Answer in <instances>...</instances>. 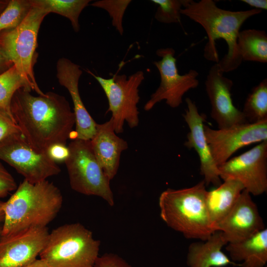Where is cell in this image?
<instances>
[{"instance_id":"obj_32","label":"cell","mask_w":267,"mask_h":267,"mask_svg":"<svg viewBox=\"0 0 267 267\" xmlns=\"http://www.w3.org/2000/svg\"><path fill=\"white\" fill-rule=\"evenodd\" d=\"M47 153L55 162H64L68 156L69 150L65 144H56L51 146Z\"/></svg>"},{"instance_id":"obj_12","label":"cell","mask_w":267,"mask_h":267,"mask_svg":"<svg viewBox=\"0 0 267 267\" xmlns=\"http://www.w3.org/2000/svg\"><path fill=\"white\" fill-rule=\"evenodd\" d=\"M204 131L213 158L219 167L239 149L267 140V120L238 124L215 130L204 125Z\"/></svg>"},{"instance_id":"obj_9","label":"cell","mask_w":267,"mask_h":267,"mask_svg":"<svg viewBox=\"0 0 267 267\" xmlns=\"http://www.w3.org/2000/svg\"><path fill=\"white\" fill-rule=\"evenodd\" d=\"M0 160L14 168L24 179L32 183L46 180L61 171L47 152L34 149L21 133L13 134L0 141Z\"/></svg>"},{"instance_id":"obj_31","label":"cell","mask_w":267,"mask_h":267,"mask_svg":"<svg viewBox=\"0 0 267 267\" xmlns=\"http://www.w3.org/2000/svg\"><path fill=\"white\" fill-rule=\"evenodd\" d=\"M93 267H132L124 259L114 253H105L97 258Z\"/></svg>"},{"instance_id":"obj_14","label":"cell","mask_w":267,"mask_h":267,"mask_svg":"<svg viewBox=\"0 0 267 267\" xmlns=\"http://www.w3.org/2000/svg\"><path fill=\"white\" fill-rule=\"evenodd\" d=\"M47 227L32 228L0 238V267H21L39 256L47 242Z\"/></svg>"},{"instance_id":"obj_28","label":"cell","mask_w":267,"mask_h":267,"mask_svg":"<svg viewBox=\"0 0 267 267\" xmlns=\"http://www.w3.org/2000/svg\"><path fill=\"white\" fill-rule=\"evenodd\" d=\"M131 1L130 0H101L94 1L90 5L105 10L111 18L113 26L122 35L123 16Z\"/></svg>"},{"instance_id":"obj_7","label":"cell","mask_w":267,"mask_h":267,"mask_svg":"<svg viewBox=\"0 0 267 267\" xmlns=\"http://www.w3.org/2000/svg\"><path fill=\"white\" fill-rule=\"evenodd\" d=\"M67 147L69 154L64 162L72 189L84 195L100 197L114 206L110 180L97 162L90 140L74 138Z\"/></svg>"},{"instance_id":"obj_18","label":"cell","mask_w":267,"mask_h":267,"mask_svg":"<svg viewBox=\"0 0 267 267\" xmlns=\"http://www.w3.org/2000/svg\"><path fill=\"white\" fill-rule=\"evenodd\" d=\"M95 157L111 180L117 173L122 152L128 148L127 142L116 135L112 119L97 124L90 140Z\"/></svg>"},{"instance_id":"obj_20","label":"cell","mask_w":267,"mask_h":267,"mask_svg":"<svg viewBox=\"0 0 267 267\" xmlns=\"http://www.w3.org/2000/svg\"><path fill=\"white\" fill-rule=\"evenodd\" d=\"M226 250L232 262H242L240 267H264L267 262V228L242 241L227 243Z\"/></svg>"},{"instance_id":"obj_38","label":"cell","mask_w":267,"mask_h":267,"mask_svg":"<svg viewBox=\"0 0 267 267\" xmlns=\"http://www.w3.org/2000/svg\"><path fill=\"white\" fill-rule=\"evenodd\" d=\"M1 230H2V223H0V238L1 235Z\"/></svg>"},{"instance_id":"obj_33","label":"cell","mask_w":267,"mask_h":267,"mask_svg":"<svg viewBox=\"0 0 267 267\" xmlns=\"http://www.w3.org/2000/svg\"><path fill=\"white\" fill-rule=\"evenodd\" d=\"M242 2L247 4L254 9L267 10V0H242Z\"/></svg>"},{"instance_id":"obj_4","label":"cell","mask_w":267,"mask_h":267,"mask_svg":"<svg viewBox=\"0 0 267 267\" xmlns=\"http://www.w3.org/2000/svg\"><path fill=\"white\" fill-rule=\"evenodd\" d=\"M204 180L182 189L168 188L159 198L162 220L185 238L206 241L215 231L208 215Z\"/></svg>"},{"instance_id":"obj_1","label":"cell","mask_w":267,"mask_h":267,"mask_svg":"<svg viewBox=\"0 0 267 267\" xmlns=\"http://www.w3.org/2000/svg\"><path fill=\"white\" fill-rule=\"evenodd\" d=\"M31 91L18 89L10 103L11 113L21 134L39 152H47L54 144L66 145L76 123L68 101L53 92L36 96Z\"/></svg>"},{"instance_id":"obj_22","label":"cell","mask_w":267,"mask_h":267,"mask_svg":"<svg viewBox=\"0 0 267 267\" xmlns=\"http://www.w3.org/2000/svg\"><path fill=\"white\" fill-rule=\"evenodd\" d=\"M237 44L242 61L267 62V34L265 31L250 29L240 31Z\"/></svg>"},{"instance_id":"obj_30","label":"cell","mask_w":267,"mask_h":267,"mask_svg":"<svg viewBox=\"0 0 267 267\" xmlns=\"http://www.w3.org/2000/svg\"><path fill=\"white\" fill-rule=\"evenodd\" d=\"M17 187L14 178L0 163V198L7 196Z\"/></svg>"},{"instance_id":"obj_27","label":"cell","mask_w":267,"mask_h":267,"mask_svg":"<svg viewBox=\"0 0 267 267\" xmlns=\"http://www.w3.org/2000/svg\"><path fill=\"white\" fill-rule=\"evenodd\" d=\"M158 5L154 17L158 22L165 23H177L180 22V10L184 0H152Z\"/></svg>"},{"instance_id":"obj_19","label":"cell","mask_w":267,"mask_h":267,"mask_svg":"<svg viewBox=\"0 0 267 267\" xmlns=\"http://www.w3.org/2000/svg\"><path fill=\"white\" fill-rule=\"evenodd\" d=\"M227 244L222 232L215 231L206 241L191 243L188 250L187 264L189 267H240L222 251Z\"/></svg>"},{"instance_id":"obj_34","label":"cell","mask_w":267,"mask_h":267,"mask_svg":"<svg viewBox=\"0 0 267 267\" xmlns=\"http://www.w3.org/2000/svg\"><path fill=\"white\" fill-rule=\"evenodd\" d=\"M13 64L2 54L0 50V74L9 69Z\"/></svg>"},{"instance_id":"obj_24","label":"cell","mask_w":267,"mask_h":267,"mask_svg":"<svg viewBox=\"0 0 267 267\" xmlns=\"http://www.w3.org/2000/svg\"><path fill=\"white\" fill-rule=\"evenodd\" d=\"M248 123L267 120V79L254 87L247 96L242 111Z\"/></svg>"},{"instance_id":"obj_21","label":"cell","mask_w":267,"mask_h":267,"mask_svg":"<svg viewBox=\"0 0 267 267\" xmlns=\"http://www.w3.org/2000/svg\"><path fill=\"white\" fill-rule=\"evenodd\" d=\"M244 189L240 181L227 179L216 189L207 191L206 205L211 222L215 230L217 224L231 211Z\"/></svg>"},{"instance_id":"obj_3","label":"cell","mask_w":267,"mask_h":267,"mask_svg":"<svg viewBox=\"0 0 267 267\" xmlns=\"http://www.w3.org/2000/svg\"><path fill=\"white\" fill-rule=\"evenodd\" d=\"M62 203V193L52 182L45 180L32 183L24 179L4 202L1 236L47 227L57 215Z\"/></svg>"},{"instance_id":"obj_8","label":"cell","mask_w":267,"mask_h":267,"mask_svg":"<svg viewBox=\"0 0 267 267\" xmlns=\"http://www.w3.org/2000/svg\"><path fill=\"white\" fill-rule=\"evenodd\" d=\"M103 89L108 101V111L116 134L123 132L126 122L131 128L138 126L139 111L137 105L139 100V87L144 79V73L138 71L129 76L114 75L109 79L96 76L90 71Z\"/></svg>"},{"instance_id":"obj_13","label":"cell","mask_w":267,"mask_h":267,"mask_svg":"<svg viewBox=\"0 0 267 267\" xmlns=\"http://www.w3.org/2000/svg\"><path fill=\"white\" fill-rule=\"evenodd\" d=\"M205 85L211 105V116L219 129L248 123L242 111L233 103L231 94L233 81L224 76L217 63L209 69Z\"/></svg>"},{"instance_id":"obj_2","label":"cell","mask_w":267,"mask_h":267,"mask_svg":"<svg viewBox=\"0 0 267 267\" xmlns=\"http://www.w3.org/2000/svg\"><path fill=\"white\" fill-rule=\"evenodd\" d=\"M262 10L252 9L231 11L219 7L213 0H184L181 14L200 24L205 30L208 42L204 56L217 63L224 72L236 69L243 61L237 48V37L242 24Z\"/></svg>"},{"instance_id":"obj_6","label":"cell","mask_w":267,"mask_h":267,"mask_svg":"<svg viewBox=\"0 0 267 267\" xmlns=\"http://www.w3.org/2000/svg\"><path fill=\"white\" fill-rule=\"evenodd\" d=\"M47 14L33 5L20 25L0 33V51L15 67L32 89L39 95L44 93L37 83L34 67L38 58L36 50L39 30L44 18Z\"/></svg>"},{"instance_id":"obj_15","label":"cell","mask_w":267,"mask_h":267,"mask_svg":"<svg viewBox=\"0 0 267 267\" xmlns=\"http://www.w3.org/2000/svg\"><path fill=\"white\" fill-rule=\"evenodd\" d=\"M215 228L230 243L246 239L265 226L251 194L244 189L233 209Z\"/></svg>"},{"instance_id":"obj_37","label":"cell","mask_w":267,"mask_h":267,"mask_svg":"<svg viewBox=\"0 0 267 267\" xmlns=\"http://www.w3.org/2000/svg\"><path fill=\"white\" fill-rule=\"evenodd\" d=\"M8 1L9 0H0V14L7 6Z\"/></svg>"},{"instance_id":"obj_36","label":"cell","mask_w":267,"mask_h":267,"mask_svg":"<svg viewBox=\"0 0 267 267\" xmlns=\"http://www.w3.org/2000/svg\"><path fill=\"white\" fill-rule=\"evenodd\" d=\"M4 202L0 201V223H2L4 220Z\"/></svg>"},{"instance_id":"obj_5","label":"cell","mask_w":267,"mask_h":267,"mask_svg":"<svg viewBox=\"0 0 267 267\" xmlns=\"http://www.w3.org/2000/svg\"><path fill=\"white\" fill-rule=\"evenodd\" d=\"M100 245L83 224H65L49 233L39 257L49 267H93Z\"/></svg>"},{"instance_id":"obj_26","label":"cell","mask_w":267,"mask_h":267,"mask_svg":"<svg viewBox=\"0 0 267 267\" xmlns=\"http://www.w3.org/2000/svg\"><path fill=\"white\" fill-rule=\"evenodd\" d=\"M31 0H10L0 14V33L14 29L24 21L32 7Z\"/></svg>"},{"instance_id":"obj_11","label":"cell","mask_w":267,"mask_h":267,"mask_svg":"<svg viewBox=\"0 0 267 267\" xmlns=\"http://www.w3.org/2000/svg\"><path fill=\"white\" fill-rule=\"evenodd\" d=\"M218 169L221 179L237 180L250 194H263L267 190V140L230 158Z\"/></svg>"},{"instance_id":"obj_16","label":"cell","mask_w":267,"mask_h":267,"mask_svg":"<svg viewBox=\"0 0 267 267\" xmlns=\"http://www.w3.org/2000/svg\"><path fill=\"white\" fill-rule=\"evenodd\" d=\"M185 101L187 108L183 117L189 131L184 145L197 153L200 162V174L204 177L206 185L212 184L218 186L222 183L218 167L213 158L204 131L206 117L200 114L195 102L190 98H186Z\"/></svg>"},{"instance_id":"obj_10","label":"cell","mask_w":267,"mask_h":267,"mask_svg":"<svg viewBox=\"0 0 267 267\" xmlns=\"http://www.w3.org/2000/svg\"><path fill=\"white\" fill-rule=\"evenodd\" d=\"M175 51L171 47L158 49L156 54L161 58L153 62L160 75V84L144 106L145 111L150 110L157 103L165 100L172 108L178 107L182 102L184 94L199 85L198 72L190 69L180 75L176 65Z\"/></svg>"},{"instance_id":"obj_23","label":"cell","mask_w":267,"mask_h":267,"mask_svg":"<svg viewBox=\"0 0 267 267\" xmlns=\"http://www.w3.org/2000/svg\"><path fill=\"white\" fill-rule=\"evenodd\" d=\"M32 5L49 14L52 12L68 18L74 31L80 30L79 18L89 0H31Z\"/></svg>"},{"instance_id":"obj_17","label":"cell","mask_w":267,"mask_h":267,"mask_svg":"<svg viewBox=\"0 0 267 267\" xmlns=\"http://www.w3.org/2000/svg\"><path fill=\"white\" fill-rule=\"evenodd\" d=\"M56 77L59 84L68 90L74 105L76 119L74 138L90 140L96 131L97 124L85 107L79 90V81L82 71L78 64L66 58L57 62Z\"/></svg>"},{"instance_id":"obj_25","label":"cell","mask_w":267,"mask_h":267,"mask_svg":"<svg viewBox=\"0 0 267 267\" xmlns=\"http://www.w3.org/2000/svg\"><path fill=\"white\" fill-rule=\"evenodd\" d=\"M22 88L32 90L29 84L20 75L14 65L0 74V110L12 116L10 111L11 99L15 92Z\"/></svg>"},{"instance_id":"obj_35","label":"cell","mask_w":267,"mask_h":267,"mask_svg":"<svg viewBox=\"0 0 267 267\" xmlns=\"http://www.w3.org/2000/svg\"><path fill=\"white\" fill-rule=\"evenodd\" d=\"M21 267H49V266L43 260L37 259L32 263L22 266Z\"/></svg>"},{"instance_id":"obj_29","label":"cell","mask_w":267,"mask_h":267,"mask_svg":"<svg viewBox=\"0 0 267 267\" xmlns=\"http://www.w3.org/2000/svg\"><path fill=\"white\" fill-rule=\"evenodd\" d=\"M21 133L13 117L0 109V141L13 134Z\"/></svg>"}]
</instances>
